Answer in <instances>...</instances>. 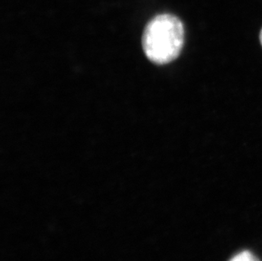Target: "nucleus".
<instances>
[{"label": "nucleus", "instance_id": "obj_1", "mask_svg": "<svg viewBox=\"0 0 262 261\" xmlns=\"http://www.w3.org/2000/svg\"><path fill=\"white\" fill-rule=\"evenodd\" d=\"M184 27L171 14L156 15L148 21L143 34V48L148 59L157 64L175 60L183 50Z\"/></svg>", "mask_w": 262, "mask_h": 261}, {"label": "nucleus", "instance_id": "obj_2", "mask_svg": "<svg viewBox=\"0 0 262 261\" xmlns=\"http://www.w3.org/2000/svg\"><path fill=\"white\" fill-rule=\"evenodd\" d=\"M229 261H260L257 257L255 256L250 251L244 250L238 254H235Z\"/></svg>", "mask_w": 262, "mask_h": 261}, {"label": "nucleus", "instance_id": "obj_3", "mask_svg": "<svg viewBox=\"0 0 262 261\" xmlns=\"http://www.w3.org/2000/svg\"><path fill=\"white\" fill-rule=\"evenodd\" d=\"M260 45H261V46H262V29L260 30Z\"/></svg>", "mask_w": 262, "mask_h": 261}]
</instances>
